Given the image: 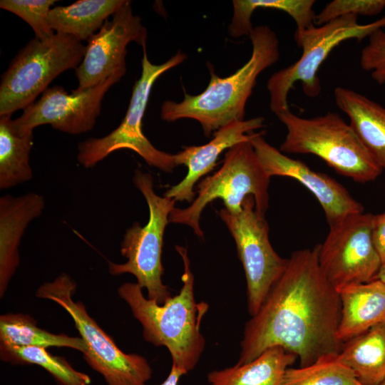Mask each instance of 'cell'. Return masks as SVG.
Returning a JSON list of instances; mask_svg holds the SVG:
<instances>
[{
  "mask_svg": "<svg viewBox=\"0 0 385 385\" xmlns=\"http://www.w3.org/2000/svg\"><path fill=\"white\" fill-rule=\"evenodd\" d=\"M142 72L135 83L130 103L120 124L101 138H91L78 146L77 160L84 168L95 166L111 153L130 149L138 153L150 166L170 173L178 166L173 154L157 149L142 130V120L155 81L163 73L183 63L185 53L178 51L162 64L152 63L148 58L146 47H143Z\"/></svg>",
  "mask_w": 385,
  "mask_h": 385,
  "instance_id": "10",
  "label": "cell"
},
{
  "mask_svg": "<svg viewBox=\"0 0 385 385\" xmlns=\"http://www.w3.org/2000/svg\"><path fill=\"white\" fill-rule=\"evenodd\" d=\"M374 216L361 212L345 217L329 225L326 239L317 245L320 267L336 289L376 279L382 262L372 237Z\"/></svg>",
  "mask_w": 385,
  "mask_h": 385,
  "instance_id": "12",
  "label": "cell"
},
{
  "mask_svg": "<svg viewBox=\"0 0 385 385\" xmlns=\"http://www.w3.org/2000/svg\"><path fill=\"white\" fill-rule=\"evenodd\" d=\"M336 359L362 385H380L385 379V323L345 342Z\"/></svg>",
  "mask_w": 385,
  "mask_h": 385,
  "instance_id": "20",
  "label": "cell"
},
{
  "mask_svg": "<svg viewBox=\"0 0 385 385\" xmlns=\"http://www.w3.org/2000/svg\"><path fill=\"white\" fill-rule=\"evenodd\" d=\"M133 182L147 202L148 221L143 226L134 222L126 230L120 253L127 261L123 264L109 262L108 269L113 275H134L137 284L146 289L147 297L163 304L172 297L170 288L162 281L164 269L161 255L165 230L175 201L155 193L153 177L148 173L136 170Z\"/></svg>",
  "mask_w": 385,
  "mask_h": 385,
  "instance_id": "6",
  "label": "cell"
},
{
  "mask_svg": "<svg viewBox=\"0 0 385 385\" xmlns=\"http://www.w3.org/2000/svg\"><path fill=\"white\" fill-rule=\"evenodd\" d=\"M217 213L235 242L247 281L248 312L252 317L284 272L287 259L273 249L267 222L257 210L252 195L245 197L240 212L234 214L223 208Z\"/></svg>",
  "mask_w": 385,
  "mask_h": 385,
  "instance_id": "11",
  "label": "cell"
},
{
  "mask_svg": "<svg viewBox=\"0 0 385 385\" xmlns=\"http://www.w3.org/2000/svg\"><path fill=\"white\" fill-rule=\"evenodd\" d=\"M185 374H187L186 371L180 369L177 366L172 364V367L168 376L165 380L159 385H178L180 377Z\"/></svg>",
  "mask_w": 385,
  "mask_h": 385,
  "instance_id": "32",
  "label": "cell"
},
{
  "mask_svg": "<svg viewBox=\"0 0 385 385\" xmlns=\"http://www.w3.org/2000/svg\"><path fill=\"white\" fill-rule=\"evenodd\" d=\"M256 133L251 143L267 174L293 178L304 186L321 205L329 225L345 217L364 212L363 206L347 190L326 174L316 172L304 163L292 159L269 144Z\"/></svg>",
  "mask_w": 385,
  "mask_h": 385,
  "instance_id": "15",
  "label": "cell"
},
{
  "mask_svg": "<svg viewBox=\"0 0 385 385\" xmlns=\"http://www.w3.org/2000/svg\"><path fill=\"white\" fill-rule=\"evenodd\" d=\"M380 385H385V379L381 382Z\"/></svg>",
  "mask_w": 385,
  "mask_h": 385,
  "instance_id": "34",
  "label": "cell"
},
{
  "mask_svg": "<svg viewBox=\"0 0 385 385\" xmlns=\"http://www.w3.org/2000/svg\"><path fill=\"white\" fill-rule=\"evenodd\" d=\"M43 195L30 192L0 197V295L2 297L20 263L19 247L30 222L41 215Z\"/></svg>",
  "mask_w": 385,
  "mask_h": 385,
  "instance_id": "17",
  "label": "cell"
},
{
  "mask_svg": "<svg viewBox=\"0 0 385 385\" xmlns=\"http://www.w3.org/2000/svg\"><path fill=\"white\" fill-rule=\"evenodd\" d=\"M337 290L341 304L337 334L343 344L385 323V282L375 279Z\"/></svg>",
  "mask_w": 385,
  "mask_h": 385,
  "instance_id": "18",
  "label": "cell"
},
{
  "mask_svg": "<svg viewBox=\"0 0 385 385\" xmlns=\"http://www.w3.org/2000/svg\"><path fill=\"white\" fill-rule=\"evenodd\" d=\"M86 49L81 41L62 33L46 40L31 39L2 75L0 116H11L34 103L58 75L80 65Z\"/></svg>",
  "mask_w": 385,
  "mask_h": 385,
  "instance_id": "7",
  "label": "cell"
},
{
  "mask_svg": "<svg viewBox=\"0 0 385 385\" xmlns=\"http://www.w3.org/2000/svg\"><path fill=\"white\" fill-rule=\"evenodd\" d=\"M106 19L87 41L86 53L75 69L81 92L99 84L120 69H126V47L135 41L146 46L147 30L141 19L133 13L131 1L125 3Z\"/></svg>",
  "mask_w": 385,
  "mask_h": 385,
  "instance_id": "14",
  "label": "cell"
},
{
  "mask_svg": "<svg viewBox=\"0 0 385 385\" xmlns=\"http://www.w3.org/2000/svg\"><path fill=\"white\" fill-rule=\"evenodd\" d=\"M314 0H233V16L228 26L234 38L250 36L253 29L251 16L259 8L282 11L295 21V31L300 32L314 26Z\"/></svg>",
  "mask_w": 385,
  "mask_h": 385,
  "instance_id": "25",
  "label": "cell"
},
{
  "mask_svg": "<svg viewBox=\"0 0 385 385\" xmlns=\"http://www.w3.org/2000/svg\"><path fill=\"white\" fill-rule=\"evenodd\" d=\"M368 37L369 42L361 52L360 65L363 70L371 72L375 82L383 85L385 83V29H379Z\"/></svg>",
  "mask_w": 385,
  "mask_h": 385,
  "instance_id": "30",
  "label": "cell"
},
{
  "mask_svg": "<svg viewBox=\"0 0 385 385\" xmlns=\"http://www.w3.org/2000/svg\"><path fill=\"white\" fill-rule=\"evenodd\" d=\"M264 121L263 117L235 121L216 130L213 138L206 144L184 146L183 150L174 156L176 165H185L188 173L180 183L170 187L164 196L175 202L191 203L195 198V184L213 170L220 154L237 143L251 141L256 133L252 131L262 128Z\"/></svg>",
  "mask_w": 385,
  "mask_h": 385,
  "instance_id": "16",
  "label": "cell"
},
{
  "mask_svg": "<svg viewBox=\"0 0 385 385\" xmlns=\"http://www.w3.org/2000/svg\"><path fill=\"white\" fill-rule=\"evenodd\" d=\"M356 15H346L318 26L294 32L301 57L294 63L273 73L267 81L270 107L276 115L289 110L287 96L297 81H300L305 96L314 98L322 90L317 72L332 51L349 39L361 41L385 26V16L366 24H359Z\"/></svg>",
  "mask_w": 385,
  "mask_h": 385,
  "instance_id": "8",
  "label": "cell"
},
{
  "mask_svg": "<svg viewBox=\"0 0 385 385\" xmlns=\"http://www.w3.org/2000/svg\"><path fill=\"white\" fill-rule=\"evenodd\" d=\"M385 8V0H334L316 14L314 24L321 26L346 15L375 16Z\"/></svg>",
  "mask_w": 385,
  "mask_h": 385,
  "instance_id": "29",
  "label": "cell"
},
{
  "mask_svg": "<svg viewBox=\"0 0 385 385\" xmlns=\"http://www.w3.org/2000/svg\"><path fill=\"white\" fill-rule=\"evenodd\" d=\"M1 346L67 347L86 352L81 337L56 334L39 328L33 318L23 314H6L0 317Z\"/></svg>",
  "mask_w": 385,
  "mask_h": 385,
  "instance_id": "24",
  "label": "cell"
},
{
  "mask_svg": "<svg viewBox=\"0 0 385 385\" xmlns=\"http://www.w3.org/2000/svg\"><path fill=\"white\" fill-rule=\"evenodd\" d=\"M125 0H79L66 6L51 8L48 21L55 33L88 41Z\"/></svg>",
  "mask_w": 385,
  "mask_h": 385,
  "instance_id": "22",
  "label": "cell"
},
{
  "mask_svg": "<svg viewBox=\"0 0 385 385\" xmlns=\"http://www.w3.org/2000/svg\"><path fill=\"white\" fill-rule=\"evenodd\" d=\"M184 266L183 286L178 294L164 304L145 297L137 283L126 282L118 294L130 307L133 315L143 327L145 340L169 351L173 364L187 373L197 365L205 346L200 325L209 306L196 302L194 275L190 269L187 248L176 245Z\"/></svg>",
  "mask_w": 385,
  "mask_h": 385,
  "instance_id": "2",
  "label": "cell"
},
{
  "mask_svg": "<svg viewBox=\"0 0 385 385\" xmlns=\"http://www.w3.org/2000/svg\"><path fill=\"white\" fill-rule=\"evenodd\" d=\"M125 72L126 69H120L99 84L81 92L73 90L68 93L60 86L48 88L20 117L13 120L14 125L21 132L33 131L45 124L71 135L88 132L101 113L105 94Z\"/></svg>",
  "mask_w": 385,
  "mask_h": 385,
  "instance_id": "13",
  "label": "cell"
},
{
  "mask_svg": "<svg viewBox=\"0 0 385 385\" xmlns=\"http://www.w3.org/2000/svg\"><path fill=\"white\" fill-rule=\"evenodd\" d=\"M287 133L280 151L312 154L358 183L376 180L383 170L349 123L334 112L305 118L287 110L277 115Z\"/></svg>",
  "mask_w": 385,
  "mask_h": 385,
  "instance_id": "4",
  "label": "cell"
},
{
  "mask_svg": "<svg viewBox=\"0 0 385 385\" xmlns=\"http://www.w3.org/2000/svg\"><path fill=\"white\" fill-rule=\"evenodd\" d=\"M76 288L71 277L62 273L52 282L41 284L36 294L57 303L69 314L86 346L85 360L108 385H145L153 373L147 359L138 354L122 351L90 317L84 304L73 299Z\"/></svg>",
  "mask_w": 385,
  "mask_h": 385,
  "instance_id": "9",
  "label": "cell"
},
{
  "mask_svg": "<svg viewBox=\"0 0 385 385\" xmlns=\"http://www.w3.org/2000/svg\"><path fill=\"white\" fill-rule=\"evenodd\" d=\"M33 131L16 129L9 115L0 116V189L5 190L33 178L29 163Z\"/></svg>",
  "mask_w": 385,
  "mask_h": 385,
  "instance_id": "23",
  "label": "cell"
},
{
  "mask_svg": "<svg viewBox=\"0 0 385 385\" xmlns=\"http://www.w3.org/2000/svg\"><path fill=\"white\" fill-rule=\"evenodd\" d=\"M376 279L381 280L385 282V265H383L381 267V270L377 275Z\"/></svg>",
  "mask_w": 385,
  "mask_h": 385,
  "instance_id": "33",
  "label": "cell"
},
{
  "mask_svg": "<svg viewBox=\"0 0 385 385\" xmlns=\"http://www.w3.org/2000/svg\"><path fill=\"white\" fill-rule=\"evenodd\" d=\"M270 180L251 141L237 143L227 150L221 168L198 183L197 195L190 205L185 208H173L169 221L189 226L203 239L200 218L207 205L221 199L227 210L237 214L242 211L243 201L248 195L254 197L257 210L265 215L269 205Z\"/></svg>",
  "mask_w": 385,
  "mask_h": 385,
  "instance_id": "5",
  "label": "cell"
},
{
  "mask_svg": "<svg viewBox=\"0 0 385 385\" xmlns=\"http://www.w3.org/2000/svg\"><path fill=\"white\" fill-rule=\"evenodd\" d=\"M55 0H1L0 8L25 21L33 29L35 38L46 40L54 35L48 16Z\"/></svg>",
  "mask_w": 385,
  "mask_h": 385,
  "instance_id": "28",
  "label": "cell"
},
{
  "mask_svg": "<svg viewBox=\"0 0 385 385\" xmlns=\"http://www.w3.org/2000/svg\"><path fill=\"white\" fill-rule=\"evenodd\" d=\"M252 44L250 58L233 74L222 78L210 69V80L200 93H185L180 103L165 101L160 117L168 122L183 118L198 121L204 135L235 121L244 120L246 103L257 76L279 58V41L267 25L255 26L250 34Z\"/></svg>",
  "mask_w": 385,
  "mask_h": 385,
  "instance_id": "3",
  "label": "cell"
},
{
  "mask_svg": "<svg viewBox=\"0 0 385 385\" xmlns=\"http://www.w3.org/2000/svg\"><path fill=\"white\" fill-rule=\"evenodd\" d=\"M2 360L14 364H36L46 369L61 385H89L90 376L76 370L65 359L38 346H1Z\"/></svg>",
  "mask_w": 385,
  "mask_h": 385,
  "instance_id": "26",
  "label": "cell"
},
{
  "mask_svg": "<svg viewBox=\"0 0 385 385\" xmlns=\"http://www.w3.org/2000/svg\"><path fill=\"white\" fill-rule=\"evenodd\" d=\"M297 358L281 346H272L248 363L210 372L207 381L209 385H279Z\"/></svg>",
  "mask_w": 385,
  "mask_h": 385,
  "instance_id": "21",
  "label": "cell"
},
{
  "mask_svg": "<svg viewBox=\"0 0 385 385\" xmlns=\"http://www.w3.org/2000/svg\"><path fill=\"white\" fill-rule=\"evenodd\" d=\"M337 107L349 118V124L375 160L385 170V108L349 88L336 87Z\"/></svg>",
  "mask_w": 385,
  "mask_h": 385,
  "instance_id": "19",
  "label": "cell"
},
{
  "mask_svg": "<svg viewBox=\"0 0 385 385\" xmlns=\"http://www.w3.org/2000/svg\"><path fill=\"white\" fill-rule=\"evenodd\" d=\"M340 316L339 293L320 267L317 245L294 251L257 313L245 324L237 364L277 346L294 354L300 366L336 356L344 345L337 334Z\"/></svg>",
  "mask_w": 385,
  "mask_h": 385,
  "instance_id": "1",
  "label": "cell"
},
{
  "mask_svg": "<svg viewBox=\"0 0 385 385\" xmlns=\"http://www.w3.org/2000/svg\"><path fill=\"white\" fill-rule=\"evenodd\" d=\"M336 356L322 358L299 368H287L279 385H362Z\"/></svg>",
  "mask_w": 385,
  "mask_h": 385,
  "instance_id": "27",
  "label": "cell"
},
{
  "mask_svg": "<svg viewBox=\"0 0 385 385\" xmlns=\"http://www.w3.org/2000/svg\"><path fill=\"white\" fill-rule=\"evenodd\" d=\"M372 237L382 265H385V212L374 215Z\"/></svg>",
  "mask_w": 385,
  "mask_h": 385,
  "instance_id": "31",
  "label": "cell"
}]
</instances>
